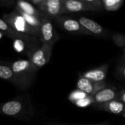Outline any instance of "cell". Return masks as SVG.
Returning <instances> with one entry per match:
<instances>
[{
    "instance_id": "cell-1",
    "label": "cell",
    "mask_w": 125,
    "mask_h": 125,
    "mask_svg": "<svg viewBox=\"0 0 125 125\" xmlns=\"http://www.w3.org/2000/svg\"><path fill=\"white\" fill-rule=\"evenodd\" d=\"M0 114L28 121L34 115V108L29 96L17 97L11 100L0 103Z\"/></svg>"
},
{
    "instance_id": "cell-2",
    "label": "cell",
    "mask_w": 125,
    "mask_h": 125,
    "mask_svg": "<svg viewBox=\"0 0 125 125\" xmlns=\"http://www.w3.org/2000/svg\"><path fill=\"white\" fill-rule=\"evenodd\" d=\"M10 66L15 78V86L21 90L28 89L33 83L37 70L28 59H19L10 62Z\"/></svg>"
},
{
    "instance_id": "cell-3",
    "label": "cell",
    "mask_w": 125,
    "mask_h": 125,
    "mask_svg": "<svg viewBox=\"0 0 125 125\" xmlns=\"http://www.w3.org/2000/svg\"><path fill=\"white\" fill-rule=\"evenodd\" d=\"M2 19L14 31L28 35L39 37V30L31 26L15 10L10 13L4 14Z\"/></svg>"
},
{
    "instance_id": "cell-4",
    "label": "cell",
    "mask_w": 125,
    "mask_h": 125,
    "mask_svg": "<svg viewBox=\"0 0 125 125\" xmlns=\"http://www.w3.org/2000/svg\"><path fill=\"white\" fill-rule=\"evenodd\" d=\"M38 39L41 44L53 48L59 39V34L55 29L53 21L44 15L41 19Z\"/></svg>"
},
{
    "instance_id": "cell-5",
    "label": "cell",
    "mask_w": 125,
    "mask_h": 125,
    "mask_svg": "<svg viewBox=\"0 0 125 125\" xmlns=\"http://www.w3.org/2000/svg\"><path fill=\"white\" fill-rule=\"evenodd\" d=\"M53 23L62 30L77 35H90V34L80 24L76 18L67 15H60L53 20Z\"/></svg>"
},
{
    "instance_id": "cell-6",
    "label": "cell",
    "mask_w": 125,
    "mask_h": 125,
    "mask_svg": "<svg viewBox=\"0 0 125 125\" xmlns=\"http://www.w3.org/2000/svg\"><path fill=\"white\" fill-rule=\"evenodd\" d=\"M52 51L53 47L41 44L29 54L28 56V60L38 71L49 62Z\"/></svg>"
},
{
    "instance_id": "cell-7",
    "label": "cell",
    "mask_w": 125,
    "mask_h": 125,
    "mask_svg": "<svg viewBox=\"0 0 125 125\" xmlns=\"http://www.w3.org/2000/svg\"><path fill=\"white\" fill-rule=\"evenodd\" d=\"M13 41L15 45L18 48L17 51L23 53L27 58L35 48L41 45L38 38L21 33L15 40H13Z\"/></svg>"
},
{
    "instance_id": "cell-8",
    "label": "cell",
    "mask_w": 125,
    "mask_h": 125,
    "mask_svg": "<svg viewBox=\"0 0 125 125\" xmlns=\"http://www.w3.org/2000/svg\"><path fill=\"white\" fill-rule=\"evenodd\" d=\"M37 10L44 16L52 21L64 14L62 0H44L41 7Z\"/></svg>"
},
{
    "instance_id": "cell-9",
    "label": "cell",
    "mask_w": 125,
    "mask_h": 125,
    "mask_svg": "<svg viewBox=\"0 0 125 125\" xmlns=\"http://www.w3.org/2000/svg\"><path fill=\"white\" fill-rule=\"evenodd\" d=\"M64 13L80 12H100L92 6L89 0H62Z\"/></svg>"
},
{
    "instance_id": "cell-10",
    "label": "cell",
    "mask_w": 125,
    "mask_h": 125,
    "mask_svg": "<svg viewBox=\"0 0 125 125\" xmlns=\"http://www.w3.org/2000/svg\"><path fill=\"white\" fill-rule=\"evenodd\" d=\"M78 89L84 92L88 96L93 97L97 92L105 89L106 83L104 82H95L87 78L80 77L77 82Z\"/></svg>"
},
{
    "instance_id": "cell-11",
    "label": "cell",
    "mask_w": 125,
    "mask_h": 125,
    "mask_svg": "<svg viewBox=\"0 0 125 125\" xmlns=\"http://www.w3.org/2000/svg\"><path fill=\"white\" fill-rule=\"evenodd\" d=\"M80 24L84 28L91 36H96V37H103L105 36L106 30L100 26L97 22L93 21L85 16H79L76 18Z\"/></svg>"
},
{
    "instance_id": "cell-12",
    "label": "cell",
    "mask_w": 125,
    "mask_h": 125,
    "mask_svg": "<svg viewBox=\"0 0 125 125\" xmlns=\"http://www.w3.org/2000/svg\"><path fill=\"white\" fill-rule=\"evenodd\" d=\"M118 92L115 87H105L97 92L93 97V103L102 105L117 98Z\"/></svg>"
},
{
    "instance_id": "cell-13",
    "label": "cell",
    "mask_w": 125,
    "mask_h": 125,
    "mask_svg": "<svg viewBox=\"0 0 125 125\" xmlns=\"http://www.w3.org/2000/svg\"><path fill=\"white\" fill-rule=\"evenodd\" d=\"M108 70V65L104 64L97 68L89 70L80 75V77H83L95 82H104Z\"/></svg>"
},
{
    "instance_id": "cell-14",
    "label": "cell",
    "mask_w": 125,
    "mask_h": 125,
    "mask_svg": "<svg viewBox=\"0 0 125 125\" xmlns=\"http://www.w3.org/2000/svg\"><path fill=\"white\" fill-rule=\"evenodd\" d=\"M15 10L17 11L23 12L27 15L42 18L43 15L36 8L34 7L31 4H30L26 1H16L15 4Z\"/></svg>"
},
{
    "instance_id": "cell-15",
    "label": "cell",
    "mask_w": 125,
    "mask_h": 125,
    "mask_svg": "<svg viewBox=\"0 0 125 125\" xmlns=\"http://www.w3.org/2000/svg\"><path fill=\"white\" fill-rule=\"evenodd\" d=\"M100 108L104 111L114 114L122 115L125 111V105L117 99H115L108 103L100 105Z\"/></svg>"
},
{
    "instance_id": "cell-16",
    "label": "cell",
    "mask_w": 125,
    "mask_h": 125,
    "mask_svg": "<svg viewBox=\"0 0 125 125\" xmlns=\"http://www.w3.org/2000/svg\"><path fill=\"white\" fill-rule=\"evenodd\" d=\"M0 78L15 86V78L10 66V62L0 60Z\"/></svg>"
},
{
    "instance_id": "cell-17",
    "label": "cell",
    "mask_w": 125,
    "mask_h": 125,
    "mask_svg": "<svg viewBox=\"0 0 125 125\" xmlns=\"http://www.w3.org/2000/svg\"><path fill=\"white\" fill-rule=\"evenodd\" d=\"M103 9L110 11L114 12L118 10L124 4L123 0H103L102 1Z\"/></svg>"
},
{
    "instance_id": "cell-18",
    "label": "cell",
    "mask_w": 125,
    "mask_h": 125,
    "mask_svg": "<svg viewBox=\"0 0 125 125\" xmlns=\"http://www.w3.org/2000/svg\"><path fill=\"white\" fill-rule=\"evenodd\" d=\"M0 32H1L3 34L6 35L7 37H8L9 38H10L11 40H15L20 33L14 31L13 29H12L8 25L7 23L1 18H0Z\"/></svg>"
},
{
    "instance_id": "cell-19",
    "label": "cell",
    "mask_w": 125,
    "mask_h": 125,
    "mask_svg": "<svg viewBox=\"0 0 125 125\" xmlns=\"http://www.w3.org/2000/svg\"><path fill=\"white\" fill-rule=\"evenodd\" d=\"M112 39H113V41L114 42V43L117 46H119V48H122V49L125 48V35L116 33V34H113Z\"/></svg>"
},
{
    "instance_id": "cell-20",
    "label": "cell",
    "mask_w": 125,
    "mask_h": 125,
    "mask_svg": "<svg viewBox=\"0 0 125 125\" xmlns=\"http://www.w3.org/2000/svg\"><path fill=\"white\" fill-rule=\"evenodd\" d=\"M88 95L86 94H85L84 92L80 91V90H75L73 92H72L69 97V99L70 101H72L73 103H75L77 101L83 99V98H85L86 97H87Z\"/></svg>"
},
{
    "instance_id": "cell-21",
    "label": "cell",
    "mask_w": 125,
    "mask_h": 125,
    "mask_svg": "<svg viewBox=\"0 0 125 125\" xmlns=\"http://www.w3.org/2000/svg\"><path fill=\"white\" fill-rule=\"evenodd\" d=\"M92 103H93V98H92V97L87 96L85 98H83V99L77 101L75 104L77 106H78V107L85 108V107H87V106L90 105Z\"/></svg>"
},
{
    "instance_id": "cell-22",
    "label": "cell",
    "mask_w": 125,
    "mask_h": 125,
    "mask_svg": "<svg viewBox=\"0 0 125 125\" xmlns=\"http://www.w3.org/2000/svg\"><path fill=\"white\" fill-rule=\"evenodd\" d=\"M116 74L119 78L125 79V66L119 64L116 67Z\"/></svg>"
},
{
    "instance_id": "cell-23",
    "label": "cell",
    "mask_w": 125,
    "mask_h": 125,
    "mask_svg": "<svg viewBox=\"0 0 125 125\" xmlns=\"http://www.w3.org/2000/svg\"><path fill=\"white\" fill-rule=\"evenodd\" d=\"M16 1L15 0H0V7H15Z\"/></svg>"
},
{
    "instance_id": "cell-24",
    "label": "cell",
    "mask_w": 125,
    "mask_h": 125,
    "mask_svg": "<svg viewBox=\"0 0 125 125\" xmlns=\"http://www.w3.org/2000/svg\"><path fill=\"white\" fill-rule=\"evenodd\" d=\"M116 99L125 105V89H122L120 92H119Z\"/></svg>"
},
{
    "instance_id": "cell-25",
    "label": "cell",
    "mask_w": 125,
    "mask_h": 125,
    "mask_svg": "<svg viewBox=\"0 0 125 125\" xmlns=\"http://www.w3.org/2000/svg\"><path fill=\"white\" fill-rule=\"evenodd\" d=\"M46 125H65V124H58V123H51V124H48ZM109 125V123L105 122H101V123H98V124H93V125Z\"/></svg>"
},
{
    "instance_id": "cell-26",
    "label": "cell",
    "mask_w": 125,
    "mask_h": 125,
    "mask_svg": "<svg viewBox=\"0 0 125 125\" xmlns=\"http://www.w3.org/2000/svg\"><path fill=\"white\" fill-rule=\"evenodd\" d=\"M119 64L125 65V59H121V60H120V64Z\"/></svg>"
},
{
    "instance_id": "cell-27",
    "label": "cell",
    "mask_w": 125,
    "mask_h": 125,
    "mask_svg": "<svg viewBox=\"0 0 125 125\" xmlns=\"http://www.w3.org/2000/svg\"><path fill=\"white\" fill-rule=\"evenodd\" d=\"M121 59H125V48H123V56H122V57Z\"/></svg>"
},
{
    "instance_id": "cell-28",
    "label": "cell",
    "mask_w": 125,
    "mask_h": 125,
    "mask_svg": "<svg viewBox=\"0 0 125 125\" xmlns=\"http://www.w3.org/2000/svg\"><path fill=\"white\" fill-rule=\"evenodd\" d=\"M122 116H123L124 117H125V111H124V112H123V114H122Z\"/></svg>"
}]
</instances>
